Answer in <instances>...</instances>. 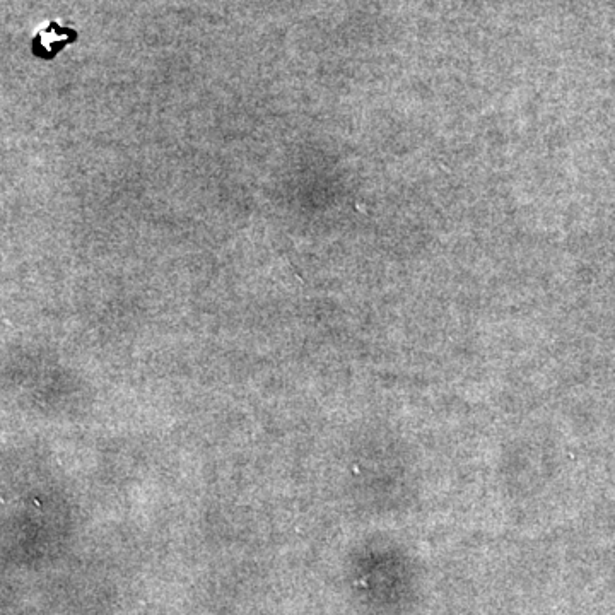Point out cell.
<instances>
[{
    "mask_svg": "<svg viewBox=\"0 0 615 615\" xmlns=\"http://www.w3.org/2000/svg\"><path fill=\"white\" fill-rule=\"evenodd\" d=\"M77 40V31L59 21H47L35 31L31 50L41 60H53L65 47Z\"/></svg>",
    "mask_w": 615,
    "mask_h": 615,
    "instance_id": "6da1fadb",
    "label": "cell"
}]
</instances>
